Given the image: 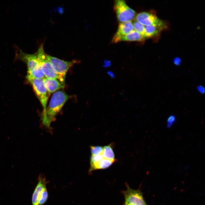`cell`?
<instances>
[{
  "label": "cell",
  "mask_w": 205,
  "mask_h": 205,
  "mask_svg": "<svg viewBox=\"0 0 205 205\" xmlns=\"http://www.w3.org/2000/svg\"><path fill=\"white\" fill-rule=\"evenodd\" d=\"M70 97L63 91H58L53 95L45 112L42 115L41 118L42 124L50 131L52 129L51 123L55 120L56 116Z\"/></svg>",
  "instance_id": "obj_1"
},
{
  "label": "cell",
  "mask_w": 205,
  "mask_h": 205,
  "mask_svg": "<svg viewBox=\"0 0 205 205\" xmlns=\"http://www.w3.org/2000/svg\"><path fill=\"white\" fill-rule=\"evenodd\" d=\"M39 63L46 78L57 79L65 84V80L57 73L46 57L43 44L41 45L36 51Z\"/></svg>",
  "instance_id": "obj_2"
},
{
  "label": "cell",
  "mask_w": 205,
  "mask_h": 205,
  "mask_svg": "<svg viewBox=\"0 0 205 205\" xmlns=\"http://www.w3.org/2000/svg\"><path fill=\"white\" fill-rule=\"evenodd\" d=\"M38 180L37 184L32 196V205H42L46 203L48 198L46 185L49 181L46 180L43 174L40 175Z\"/></svg>",
  "instance_id": "obj_3"
},
{
  "label": "cell",
  "mask_w": 205,
  "mask_h": 205,
  "mask_svg": "<svg viewBox=\"0 0 205 205\" xmlns=\"http://www.w3.org/2000/svg\"><path fill=\"white\" fill-rule=\"evenodd\" d=\"M28 82L32 85L36 96L40 101L43 108L42 115L45 112L48 99L49 95L45 85L43 79L32 77L27 76Z\"/></svg>",
  "instance_id": "obj_4"
},
{
  "label": "cell",
  "mask_w": 205,
  "mask_h": 205,
  "mask_svg": "<svg viewBox=\"0 0 205 205\" xmlns=\"http://www.w3.org/2000/svg\"><path fill=\"white\" fill-rule=\"evenodd\" d=\"M114 8L117 19L120 23L131 21L136 17L135 11L130 7L124 0H115Z\"/></svg>",
  "instance_id": "obj_5"
},
{
  "label": "cell",
  "mask_w": 205,
  "mask_h": 205,
  "mask_svg": "<svg viewBox=\"0 0 205 205\" xmlns=\"http://www.w3.org/2000/svg\"><path fill=\"white\" fill-rule=\"evenodd\" d=\"M136 20L144 26L152 25L162 30L167 28V25L163 20L158 18L153 11L141 12L136 16Z\"/></svg>",
  "instance_id": "obj_6"
},
{
  "label": "cell",
  "mask_w": 205,
  "mask_h": 205,
  "mask_svg": "<svg viewBox=\"0 0 205 205\" xmlns=\"http://www.w3.org/2000/svg\"><path fill=\"white\" fill-rule=\"evenodd\" d=\"M46 57L58 74L64 80L68 70L77 62L74 60L65 61L47 54Z\"/></svg>",
  "instance_id": "obj_7"
},
{
  "label": "cell",
  "mask_w": 205,
  "mask_h": 205,
  "mask_svg": "<svg viewBox=\"0 0 205 205\" xmlns=\"http://www.w3.org/2000/svg\"><path fill=\"white\" fill-rule=\"evenodd\" d=\"M127 190L124 192L125 199V204L132 205H146L141 192L135 190L127 186Z\"/></svg>",
  "instance_id": "obj_8"
},
{
  "label": "cell",
  "mask_w": 205,
  "mask_h": 205,
  "mask_svg": "<svg viewBox=\"0 0 205 205\" xmlns=\"http://www.w3.org/2000/svg\"><path fill=\"white\" fill-rule=\"evenodd\" d=\"M133 29V23L131 21L120 23L112 39V43H115L119 42L122 37L129 34Z\"/></svg>",
  "instance_id": "obj_9"
},
{
  "label": "cell",
  "mask_w": 205,
  "mask_h": 205,
  "mask_svg": "<svg viewBox=\"0 0 205 205\" xmlns=\"http://www.w3.org/2000/svg\"><path fill=\"white\" fill-rule=\"evenodd\" d=\"M43 79L45 85L49 94L63 88L65 86V84L57 79H49L46 77Z\"/></svg>",
  "instance_id": "obj_10"
},
{
  "label": "cell",
  "mask_w": 205,
  "mask_h": 205,
  "mask_svg": "<svg viewBox=\"0 0 205 205\" xmlns=\"http://www.w3.org/2000/svg\"><path fill=\"white\" fill-rule=\"evenodd\" d=\"M115 160H111L104 158L98 162L90 163V167L89 170V173L92 171L99 169H106L110 166Z\"/></svg>",
  "instance_id": "obj_11"
},
{
  "label": "cell",
  "mask_w": 205,
  "mask_h": 205,
  "mask_svg": "<svg viewBox=\"0 0 205 205\" xmlns=\"http://www.w3.org/2000/svg\"><path fill=\"white\" fill-rule=\"evenodd\" d=\"M146 38L140 34L135 31L133 30L128 34L122 37L120 39V41H144Z\"/></svg>",
  "instance_id": "obj_12"
},
{
  "label": "cell",
  "mask_w": 205,
  "mask_h": 205,
  "mask_svg": "<svg viewBox=\"0 0 205 205\" xmlns=\"http://www.w3.org/2000/svg\"><path fill=\"white\" fill-rule=\"evenodd\" d=\"M146 38H154L159 36L162 30L161 29L152 25L145 26Z\"/></svg>",
  "instance_id": "obj_13"
},
{
  "label": "cell",
  "mask_w": 205,
  "mask_h": 205,
  "mask_svg": "<svg viewBox=\"0 0 205 205\" xmlns=\"http://www.w3.org/2000/svg\"><path fill=\"white\" fill-rule=\"evenodd\" d=\"M102 154L104 158L111 160H116L111 144L104 147V150Z\"/></svg>",
  "instance_id": "obj_14"
},
{
  "label": "cell",
  "mask_w": 205,
  "mask_h": 205,
  "mask_svg": "<svg viewBox=\"0 0 205 205\" xmlns=\"http://www.w3.org/2000/svg\"><path fill=\"white\" fill-rule=\"evenodd\" d=\"M132 23L134 30L147 39L145 26L136 20Z\"/></svg>",
  "instance_id": "obj_15"
},
{
  "label": "cell",
  "mask_w": 205,
  "mask_h": 205,
  "mask_svg": "<svg viewBox=\"0 0 205 205\" xmlns=\"http://www.w3.org/2000/svg\"><path fill=\"white\" fill-rule=\"evenodd\" d=\"M91 155H96L102 154L104 150V147L101 146H90Z\"/></svg>",
  "instance_id": "obj_16"
},
{
  "label": "cell",
  "mask_w": 205,
  "mask_h": 205,
  "mask_svg": "<svg viewBox=\"0 0 205 205\" xmlns=\"http://www.w3.org/2000/svg\"><path fill=\"white\" fill-rule=\"evenodd\" d=\"M103 158V157L102 154L91 155L90 159V163L98 162Z\"/></svg>",
  "instance_id": "obj_17"
},
{
  "label": "cell",
  "mask_w": 205,
  "mask_h": 205,
  "mask_svg": "<svg viewBox=\"0 0 205 205\" xmlns=\"http://www.w3.org/2000/svg\"><path fill=\"white\" fill-rule=\"evenodd\" d=\"M176 121L175 117L171 115L168 117L167 122V126L168 128H171Z\"/></svg>",
  "instance_id": "obj_18"
},
{
  "label": "cell",
  "mask_w": 205,
  "mask_h": 205,
  "mask_svg": "<svg viewBox=\"0 0 205 205\" xmlns=\"http://www.w3.org/2000/svg\"><path fill=\"white\" fill-rule=\"evenodd\" d=\"M181 62V59L179 57L175 58L173 60V62L174 64L177 66L180 65Z\"/></svg>",
  "instance_id": "obj_19"
},
{
  "label": "cell",
  "mask_w": 205,
  "mask_h": 205,
  "mask_svg": "<svg viewBox=\"0 0 205 205\" xmlns=\"http://www.w3.org/2000/svg\"><path fill=\"white\" fill-rule=\"evenodd\" d=\"M198 91L201 94H203L205 93V88L202 85H199L197 87Z\"/></svg>",
  "instance_id": "obj_20"
},
{
  "label": "cell",
  "mask_w": 205,
  "mask_h": 205,
  "mask_svg": "<svg viewBox=\"0 0 205 205\" xmlns=\"http://www.w3.org/2000/svg\"><path fill=\"white\" fill-rule=\"evenodd\" d=\"M111 63L110 61L105 60L104 62L103 67L105 68L109 67L111 65Z\"/></svg>",
  "instance_id": "obj_21"
},
{
  "label": "cell",
  "mask_w": 205,
  "mask_h": 205,
  "mask_svg": "<svg viewBox=\"0 0 205 205\" xmlns=\"http://www.w3.org/2000/svg\"><path fill=\"white\" fill-rule=\"evenodd\" d=\"M107 73L111 78H114L115 77V75L112 71H109L107 72Z\"/></svg>",
  "instance_id": "obj_22"
},
{
  "label": "cell",
  "mask_w": 205,
  "mask_h": 205,
  "mask_svg": "<svg viewBox=\"0 0 205 205\" xmlns=\"http://www.w3.org/2000/svg\"><path fill=\"white\" fill-rule=\"evenodd\" d=\"M125 205H132L130 204H125Z\"/></svg>",
  "instance_id": "obj_23"
}]
</instances>
